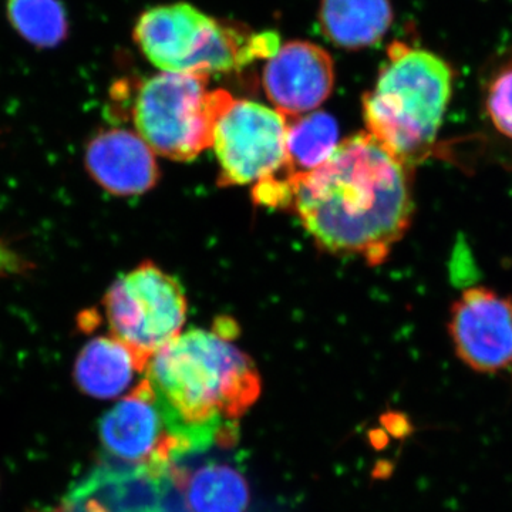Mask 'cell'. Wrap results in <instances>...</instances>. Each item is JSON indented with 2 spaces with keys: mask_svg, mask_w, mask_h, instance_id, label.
<instances>
[{
  "mask_svg": "<svg viewBox=\"0 0 512 512\" xmlns=\"http://www.w3.org/2000/svg\"><path fill=\"white\" fill-rule=\"evenodd\" d=\"M332 57L311 42H289L264 69V89L276 110L298 117L318 109L333 90Z\"/></svg>",
  "mask_w": 512,
  "mask_h": 512,
  "instance_id": "obj_10",
  "label": "cell"
},
{
  "mask_svg": "<svg viewBox=\"0 0 512 512\" xmlns=\"http://www.w3.org/2000/svg\"><path fill=\"white\" fill-rule=\"evenodd\" d=\"M165 481L180 491L184 512L249 511L251 495L247 478L229 464L210 461L194 470L174 464Z\"/></svg>",
  "mask_w": 512,
  "mask_h": 512,
  "instance_id": "obj_13",
  "label": "cell"
},
{
  "mask_svg": "<svg viewBox=\"0 0 512 512\" xmlns=\"http://www.w3.org/2000/svg\"><path fill=\"white\" fill-rule=\"evenodd\" d=\"M154 151L138 134L124 128L100 131L89 141L84 164L104 191L133 197L150 191L158 181Z\"/></svg>",
  "mask_w": 512,
  "mask_h": 512,
  "instance_id": "obj_11",
  "label": "cell"
},
{
  "mask_svg": "<svg viewBox=\"0 0 512 512\" xmlns=\"http://www.w3.org/2000/svg\"><path fill=\"white\" fill-rule=\"evenodd\" d=\"M13 30L37 49H55L69 35L66 6L60 0H6Z\"/></svg>",
  "mask_w": 512,
  "mask_h": 512,
  "instance_id": "obj_17",
  "label": "cell"
},
{
  "mask_svg": "<svg viewBox=\"0 0 512 512\" xmlns=\"http://www.w3.org/2000/svg\"><path fill=\"white\" fill-rule=\"evenodd\" d=\"M254 36L187 3L147 10L134 29L138 47L158 69L205 77L254 62Z\"/></svg>",
  "mask_w": 512,
  "mask_h": 512,
  "instance_id": "obj_4",
  "label": "cell"
},
{
  "mask_svg": "<svg viewBox=\"0 0 512 512\" xmlns=\"http://www.w3.org/2000/svg\"><path fill=\"white\" fill-rule=\"evenodd\" d=\"M453 84V67L443 57L407 43H392L375 87L363 96L367 133L413 168L433 150Z\"/></svg>",
  "mask_w": 512,
  "mask_h": 512,
  "instance_id": "obj_3",
  "label": "cell"
},
{
  "mask_svg": "<svg viewBox=\"0 0 512 512\" xmlns=\"http://www.w3.org/2000/svg\"><path fill=\"white\" fill-rule=\"evenodd\" d=\"M146 379L174 423L205 447L235 439V421L261 394L251 357L218 330L181 333L151 359Z\"/></svg>",
  "mask_w": 512,
  "mask_h": 512,
  "instance_id": "obj_2",
  "label": "cell"
},
{
  "mask_svg": "<svg viewBox=\"0 0 512 512\" xmlns=\"http://www.w3.org/2000/svg\"><path fill=\"white\" fill-rule=\"evenodd\" d=\"M138 372L133 356L113 336H99L83 346L73 367L77 387L94 399H114Z\"/></svg>",
  "mask_w": 512,
  "mask_h": 512,
  "instance_id": "obj_15",
  "label": "cell"
},
{
  "mask_svg": "<svg viewBox=\"0 0 512 512\" xmlns=\"http://www.w3.org/2000/svg\"><path fill=\"white\" fill-rule=\"evenodd\" d=\"M33 269L32 261L9 242L0 239V276L25 275Z\"/></svg>",
  "mask_w": 512,
  "mask_h": 512,
  "instance_id": "obj_19",
  "label": "cell"
},
{
  "mask_svg": "<svg viewBox=\"0 0 512 512\" xmlns=\"http://www.w3.org/2000/svg\"><path fill=\"white\" fill-rule=\"evenodd\" d=\"M109 335L126 346L138 372L180 336L187 319L181 285L163 269L144 262L121 276L103 299Z\"/></svg>",
  "mask_w": 512,
  "mask_h": 512,
  "instance_id": "obj_6",
  "label": "cell"
},
{
  "mask_svg": "<svg viewBox=\"0 0 512 512\" xmlns=\"http://www.w3.org/2000/svg\"><path fill=\"white\" fill-rule=\"evenodd\" d=\"M99 433L110 460L143 468L160 483L174 464L204 451L168 416L147 379L104 414Z\"/></svg>",
  "mask_w": 512,
  "mask_h": 512,
  "instance_id": "obj_7",
  "label": "cell"
},
{
  "mask_svg": "<svg viewBox=\"0 0 512 512\" xmlns=\"http://www.w3.org/2000/svg\"><path fill=\"white\" fill-rule=\"evenodd\" d=\"M393 22L390 0H322L323 35L343 49H365L379 43Z\"/></svg>",
  "mask_w": 512,
  "mask_h": 512,
  "instance_id": "obj_14",
  "label": "cell"
},
{
  "mask_svg": "<svg viewBox=\"0 0 512 512\" xmlns=\"http://www.w3.org/2000/svg\"><path fill=\"white\" fill-rule=\"evenodd\" d=\"M161 485L143 468L107 458L50 512H161L151 491Z\"/></svg>",
  "mask_w": 512,
  "mask_h": 512,
  "instance_id": "obj_12",
  "label": "cell"
},
{
  "mask_svg": "<svg viewBox=\"0 0 512 512\" xmlns=\"http://www.w3.org/2000/svg\"><path fill=\"white\" fill-rule=\"evenodd\" d=\"M412 170L372 134H355L316 170L285 177L289 207L320 248L380 265L412 224Z\"/></svg>",
  "mask_w": 512,
  "mask_h": 512,
  "instance_id": "obj_1",
  "label": "cell"
},
{
  "mask_svg": "<svg viewBox=\"0 0 512 512\" xmlns=\"http://www.w3.org/2000/svg\"><path fill=\"white\" fill-rule=\"evenodd\" d=\"M232 100L225 90L208 89V77L163 72L140 84L131 114L154 153L190 161L212 146L215 124Z\"/></svg>",
  "mask_w": 512,
  "mask_h": 512,
  "instance_id": "obj_5",
  "label": "cell"
},
{
  "mask_svg": "<svg viewBox=\"0 0 512 512\" xmlns=\"http://www.w3.org/2000/svg\"><path fill=\"white\" fill-rule=\"evenodd\" d=\"M286 165L279 174L295 177L316 170L339 146L338 123L323 111L286 117Z\"/></svg>",
  "mask_w": 512,
  "mask_h": 512,
  "instance_id": "obj_16",
  "label": "cell"
},
{
  "mask_svg": "<svg viewBox=\"0 0 512 512\" xmlns=\"http://www.w3.org/2000/svg\"><path fill=\"white\" fill-rule=\"evenodd\" d=\"M288 121L278 110L255 101L232 100L214 128L212 148L220 183H259L286 165Z\"/></svg>",
  "mask_w": 512,
  "mask_h": 512,
  "instance_id": "obj_8",
  "label": "cell"
},
{
  "mask_svg": "<svg viewBox=\"0 0 512 512\" xmlns=\"http://www.w3.org/2000/svg\"><path fill=\"white\" fill-rule=\"evenodd\" d=\"M448 333L456 355L478 373L512 367V303L484 286L468 288L451 306Z\"/></svg>",
  "mask_w": 512,
  "mask_h": 512,
  "instance_id": "obj_9",
  "label": "cell"
},
{
  "mask_svg": "<svg viewBox=\"0 0 512 512\" xmlns=\"http://www.w3.org/2000/svg\"><path fill=\"white\" fill-rule=\"evenodd\" d=\"M485 109L494 127L512 140V62L491 80L485 97Z\"/></svg>",
  "mask_w": 512,
  "mask_h": 512,
  "instance_id": "obj_18",
  "label": "cell"
}]
</instances>
